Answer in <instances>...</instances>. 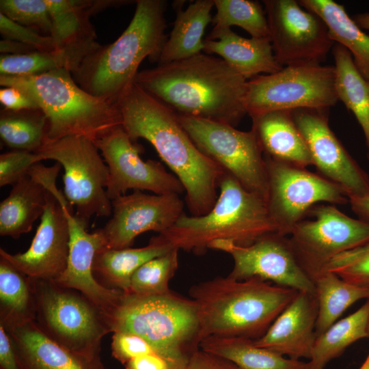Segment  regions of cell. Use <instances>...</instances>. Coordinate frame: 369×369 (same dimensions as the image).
<instances>
[{
	"instance_id": "8fae6325",
	"label": "cell",
	"mask_w": 369,
	"mask_h": 369,
	"mask_svg": "<svg viewBox=\"0 0 369 369\" xmlns=\"http://www.w3.org/2000/svg\"><path fill=\"white\" fill-rule=\"evenodd\" d=\"M197 148L233 176L245 189L266 201L267 178L263 152L251 130L228 124L178 115Z\"/></svg>"
},
{
	"instance_id": "d590c367",
	"label": "cell",
	"mask_w": 369,
	"mask_h": 369,
	"mask_svg": "<svg viewBox=\"0 0 369 369\" xmlns=\"http://www.w3.org/2000/svg\"><path fill=\"white\" fill-rule=\"evenodd\" d=\"M47 132V118L40 109L1 111L0 137L12 150L38 152Z\"/></svg>"
},
{
	"instance_id": "ba28073f",
	"label": "cell",
	"mask_w": 369,
	"mask_h": 369,
	"mask_svg": "<svg viewBox=\"0 0 369 369\" xmlns=\"http://www.w3.org/2000/svg\"><path fill=\"white\" fill-rule=\"evenodd\" d=\"M33 320L50 338L91 360L101 359V342L111 333L105 313L80 292L54 281L31 278Z\"/></svg>"
},
{
	"instance_id": "8d00e7d4",
	"label": "cell",
	"mask_w": 369,
	"mask_h": 369,
	"mask_svg": "<svg viewBox=\"0 0 369 369\" xmlns=\"http://www.w3.org/2000/svg\"><path fill=\"white\" fill-rule=\"evenodd\" d=\"M216 13L213 29L240 27L251 38L270 39V31L264 9L257 1L214 0Z\"/></svg>"
},
{
	"instance_id": "8992f818",
	"label": "cell",
	"mask_w": 369,
	"mask_h": 369,
	"mask_svg": "<svg viewBox=\"0 0 369 369\" xmlns=\"http://www.w3.org/2000/svg\"><path fill=\"white\" fill-rule=\"evenodd\" d=\"M0 85L27 93L48 121L46 139L82 136L93 141L122 126L115 104L94 96L64 68L29 76L0 75Z\"/></svg>"
},
{
	"instance_id": "816d5d0a",
	"label": "cell",
	"mask_w": 369,
	"mask_h": 369,
	"mask_svg": "<svg viewBox=\"0 0 369 369\" xmlns=\"http://www.w3.org/2000/svg\"><path fill=\"white\" fill-rule=\"evenodd\" d=\"M368 338H369V323H368Z\"/></svg>"
},
{
	"instance_id": "f546056e",
	"label": "cell",
	"mask_w": 369,
	"mask_h": 369,
	"mask_svg": "<svg viewBox=\"0 0 369 369\" xmlns=\"http://www.w3.org/2000/svg\"><path fill=\"white\" fill-rule=\"evenodd\" d=\"M335 61V87L338 100L351 111L365 137L369 159V81L357 68L351 53L343 46H333Z\"/></svg>"
},
{
	"instance_id": "f6af8a7d",
	"label": "cell",
	"mask_w": 369,
	"mask_h": 369,
	"mask_svg": "<svg viewBox=\"0 0 369 369\" xmlns=\"http://www.w3.org/2000/svg\"><path fill=\"white\" fill-rule=\"evenodd\" d=\"M0 102L3 109L11 111L39 109L35 101L27 93L15 87L1 88Z\"/></svg>"
},
{
	"instance_id": "7402d4cb",
	"label": "cell",
	"mask_w": 369,
	"mask_h": 369,
	"mask_svg": "<svg viewBox=\"0 0 369 369\" xmlns=\"http://www.w3.org/2000/svg\"><path fill=\"white\" fill-rule=\"evenodd\" d=\"M5 328L24 369H105L101 359H88L70 351L50 338L33 320Z\"/></svg>"
},
{
	"instance_id": "d4e9b609",
	"label": "cell",
	"mask_w": 369,
	"mask_h": 369,
	"mask_svg": "<svg viewBox=\"0 0 369 369\" xmlns=\"http://www.w3.org/2000/svg\"><path fill=\"white\" fill-rule=\"evenodd\" d=\"M173 248L161 234L152 237L148 244L142 247L120 249L102 247L94 257L93 274L102 286L127 292L131 277L137 269Z\"/></svg>"
},
{
	"instance_id": "4fadbf2b",
	"label": "cell",
	"mask_w": 369,
	"mask_h": 369,
	"mask_svg": "<svg viewBox=\"0 0 369 369\" xmlns=\"http://www.w3.org/2000/svg\"><path fill=\"white\" fill-rule=\"evenodd\" d=\"M288 238L301 266L313 280L335 256L369 243V224L351 218L332 204L314 206Z\"/></svg>"
},
{
	"instance_id": "ac0fdd59",
	"label": "cell",
	"mask_w": 369,
	"mask_h": 369,
	"mask_svg": "<svg viewBox=\"0 0 369 369\" xmlns=\"http://www.w3.org/2000/svg\"><path fill=\"white\" fill-rule=\"evenodd\" d=\"M111 218L100 228L105 247H131L139 234L148 231L162 234L185 213L178 194H148L134 191L111 200Z\"/></svg>"
},
{
	"instance_id": "7bdbcfd3",
	"label": "cell",
	"mask_w": 369,
	"mask_h": 369,
	"mask_svg": "<svg viewBox=\"0 0 369 369\" xmlns=\"http://www.w3.org/2000/svg\"><path fill=\"white\" fill-rule=\"evenodd\" d=\"M111 348L113 357L123 365L137 356L156 353L144 338L126 332L113 333Z\"/></svg>"
},
{
	"instance_id": "c3c4849f",
	"label": "cell",
	"mask_w": 369,
	"mask_h": 369,
	"mask_svg": "<svg viewBox=\"0 0 369 369\" xmlns=\"http://www.w3.org/2000/svg\"><path fill=\"white\" fill-rule=\"evenodd\" d=\"M36 51L35 49L22 42L3 39L0 41V52L3 55H23Z\"/></svg>"
},
{
	"instance_id": "ee69618b",
	"label": "cell",
	"mask_w": 369,
	"mask_h": 369,
	"mask_svg": "<svg viewBox=\"0 0 369 369\" xmlns=\"http://www.w3.org/2000/svg\"><path fill=\"white\" fill-rule=\"evenodd\" d=\"M177 369H240L230 360L205 351L200 348L194 351L187 361Z\"/></svg>"
},
{
	"instance_id": "d6986e66",
	"label": "cell",
	"mask_w": 369,
	"mask_h": 369,
	"mask_svg": "<svg viewBox=\"0 0 369 369\" xmlns=\"http://www.w3.org/2000/svg\"><path fill=\"white\" fill-rule=\"evenodd\" d=\"M66 207L73 210L65 196L57 199L47 191L46 206L29 249L11 254L1 248L0 257L29 277L57 279L66 268L69 254Z\"/></svg>"
},
{
	"instance_id": "7dc6e473",
	"label": "cell",
	"mask_w": 369,
	"mask_h": 369,
	"mask_svg": "<svg viewBox=\"0 0 369 369\" xmlns=\"http://www.w3.org/2000/svg\"><path fill=\"white\" fill-rule=\"evenodd\" d=\"M125 369H177L172 361L156 353H151L137 356L125 365Z\"/></svg>"
},
{
	"instance_id": "5bb4252c",
	"label": "cell",
	"mask_w": 369,
	"mask_h": 369,
	"mask_svg": "<svg viewBox=\"0 0 369 369\" xmlns=\"http://www.w3.org/2000/svg\"><path fill=\"white\" fill-rule=\"evenodd\" d=\"M273 51L282 66L320 64L334 45L323 19L295 0H264Z\"/></svg>"
},
{
	"instance_id": "f1b7e54d",
	"label": "cell",
	"mask_w": 369,
	"mask_h": 369,
	"mask_svg": "<svg viewBox=\"0 0 369 369\" xmlns=\"http://www.w3.org/2000/svg\"><path fill=\"white\" fill-rule=\"evenodd\" d=\"M200 348L230 360L240 369H314L310 361L286 358L247 338L208 337L200 342Z\"/></svg>"
},
{
	"instance_id": "ab89813d",
	"label": "cell",
	"mask_w": 369,
	"mask_h": 369,
	"mask_svg": "<svg viewBox=\"0 0 369 369\" xmlns=\"http://www.w3.org/2000/svg\"><path fill=\"white\" fill-rule=\"evenodd\" d=\"M325 271L336 273L348 283L369 289V243L335 256Z\"/></svg>"
},
{
	"instance_id": "9c48e42d",
	"label": "cell",
	"mask_w": 369,
	"mask_h": 369,
	"mask_svg": "<svg viewBox=\"0 0 369 369\" xmlns=\"http://www.w3.org/2000/svg\"><path fill=\"white\" fill-rule=\"evenodd\" d=\"M38 153L63 167V193L79 221L87 227L93 217L111 215L106 190L109 168L92 140L82 136L46 139Z\"/></svg>"
},
{
	"instance_id": "60d3db41",
	"label": "cell",
	"mask_w": 369,
	"mask_h": 369,
	"mask_svg": "<svg viewBox=\"0 0 369 369\" xmlns=\"http://www.w3.org/2000/svg\"><path fill=\"white\" fill-rule=\"evenodd\" d=\"M43 159L38 152L12 150L0 155V187L13 185Z\"/></svg>"
},
{
	"instance_id": "74e56055",
	"label": "cell",
	"mask_w": 369,
	"mask_h": 369,
	"mask_svg": "<svg viewBox=\"0 0 369 369\" xmlns=\"http://www.w3.org/2000/svg\"><path fill=\"white\" fill-rule=\"evenodd\" d=\"M178 251L179 249L174 247L142 264L133 273L127 292L139 296L170 292L169 283L178 267Z\"/></svg>"
},
{
	"instance_id": "44dd1931",
	"label": "cell",
	"mask_w": 369,
	"mask_h": 369,
	"mask_svg": "<svg viewBox=\"0 0 369 369\" xmlns=\"http://www.w3.org/2000/svg\"><path fill=\"white\" fill-rule=\"evenodd\" d=\"M315 295L299 291L254 344L291 359H310L316 340Z\"/></svg>"
},
{
	"instance_id": "4dcf8cb0",
	"label": "cell",
	"mask_w": 369,
	"mask_h": 369,
	"mask_svg": "<svg viewBox=\"0 0 369 369\" xmlns=\"http://www.w3.org/2000/svg\"><path fill=\"white\" fill-rule=\"evenodd\" d=\"M52 23L51 36L57 50L95 42L90 22L92 1L47 0Z\"/></svg>"
},
{
	"instance_id": "836d02e7",
	"label": "cell",
	"mask_w": 369,
	"mask_h": 369,
	"mask_svg": "<svg viewBox=\"0 0 369 369\" xmlns=\"http://www.w3.org/2000/svg\"><path fill=\"white\" fill-rule=\"evenodd\" d=\"M369 299L356 312L336 321L316 338L310 359L314 369H325L356 341L368 338Z\"/></svg>"
},
{
	"instance_id": "d6a6232c",
	"label": "cell",
	"mask_w": 369,
	"mask_h": 369,
	"mask_svg": "<svg viewBox=\"0 0 369 369\" xmlns=\"http://www.w3.org/2000/svg\"><path fill=\"white\" fill-rule=\"evenodd\" d=\"M312 282L318 303L316 338L338 321L353 303L369 299V289L348 283L329 271L318 274Z\"/></svg>"
},
{
	"instance_id": "ffe728a7",
	"label": "cell",
	"mask_w": 369,
	"mask_h": 369,
	"mask_svg": "<svg viewBox=\"0 0 369 369\" xmlns=\"http://www.w3.org/2000/svg\"><path fill=\"white\" fill-rule=\"evenodd\" d=\"M70 242L67 266L55 280L57 284L74 289L89 299L105 313L111 310L123 292L108 288L94 277L92 266L96 253L105 247L100 228L90 233L87 226L74 215V210L66 208Z\"/></svg>"
},
{
	"instance_id": "277c9868",
	"label": "cell",
	"mask_w": 369,
	"mask_h": 369,
	"mask_svg": "<svg viewBox=\"0 0 369 369\" xmlns=\"http://www.w3.org/2000/svg\"><path fill=\"white\" fill-rule=\"evenodd\" d=\"M128 27L113 42L99 45L72 73L75 82L94 96L115 104L134 83L148 57L158 62L167 40L165 0H137Z\"/></svg>"
},
{
	"instance_id": "b9f144b4",
	"label": "cell",
	"mask_w": 369,
	"mask_h": 369,
	"mask_svg": "<svg viewBox=\"0 0 369 369\" xmlns=\"http://www.w3.org/2000/svg\"><path fill=\"white\" fill-rule=\"evenodd\" d=\"M0 33L3 39L22 42L38 51L56 50L51 36L42 35L35 30L23 26L0 13Z\"/></svg>"
},
{
	"instance_id": "e0dca14e",
	"label": "cell",
	"mask_w": 369,
	"mask_h": 369,
	"mask_svg": "<svg viewBox=\"0 0 369 369\" xmlns=\"http://www.w3.org/2000/svg\"><path fill=\"white\" fill-rule=\"evenodd\" d=\"M329 109L292 110V118L319 174L341 187L348 198L369 195V176L331 130Z\"/></svg>"
},
{
	"instance_id": "9a60e30c",
	"label": "cell",
	"mask_w": 369,
	"mask_h": 369,
	"mask_svg": "<svg viewBox=\"0 0 369 369\" xmlns=\"http://www.w3.org/2000/svg\"><path fill=\"white\" fill-rule=\"evenodd\" d=\"M109 168L107 193L111 200L127 191H149L156 195L185 192L179 179L157 161H144L141 146L119 126L94 141Z\"/></svg>"
},
{
	"instance_id": "6da1fadb",
	"label": "cell",
	"mask_w": 369,
	"mask_h": 369,
	"mask_svg": "<svg viewBox=\"0 0 369 369\" xmlns=\"http://www.w3.org/2000/svg\"><path fill=\"white\" fill-rule=\"evenodd\" d=\"M122 126L135 141L144 139L179 179L192 216L215 205L224 170L204 155L181 126L177 114L133 83L115 102Z\"/></svg>"
},
{
	"instance_id": "30bf717a",
	"label": "cell",
	"mask_w": 369,
	"mask_h": 369,
	"mask_svg": "<svg viewBox=\"0 0 369 369\" xmlns=\"http://www.w3.org/2000/svg\"><path fill=\"white\" fill-rule=\"evenodd\" d=\"M331 66L302 64L283 67L249 81L245 98L247 114L298 109H329L338 101Z\"/></svg>"
},
{
	"instance_id": "681fc988",
	"label": "cell",
	"mask_w": 369,
	"mask_h": 369,
	"mask_svg": "<svg viewBox=\"0 0 369 369\" xmlns=\"http://www.w3.org/2000/svg\"><path fill=\"white\" fill-rule=\"evenodd\" d=\"M348 202L358 219L369 224V195L349 197Z\"/></svg>"
},
{
	"instance_id": "3957f363",
	"label": "cell",
	"mask_w": 369,
	"mask_h": 369,
	"mask_svg": "<svg viewBox=\"0 0 369 369\" xmlns=\"http://www.w3.org/2000/svg\"><path fill=\"white\" fill-rule=\"evenodd\" d=\"M298 292L256 277H217L193 285L189 295L197 307L200 342L213 336L260 338Z\"/></svg>"
},
{
	"instance_id": "603a6c76",
	"label": "cell",
	"mask_w": 369,
	"mask_h": 369,
	"mask_svg": "<svg viewBox=\"0 0 369 369\" xmlns=\"http://www.w3.org/2000/svg\"><path fill=\"white\" fill-rule=\"evenodd\" d=\"M203 51L219 55L246 80L283 68L275 57L270 40L243 38L231 28L213 29L204 40Z\"/></svg>"
},
{
	"instance_id": "7a4b0ae2",
	"label": "cell",
	"mask_w": 369,
	"mask_h": 369,
	"mask_svg": "<svg viewBox=\"0 0 369 369\" xmlns=\"http://www.w3.org/2000/svg\"><path fill=\"white\" fill-rule=\"evenodd\" d=\"M134 83L178 115L236 126L247 80L221 57L198 55L139 71Z\"/></svg>"
},
{
	"instance_id": "7c38bea8",
	"label": "cell",
	"mask_w": 369,
	"mask_h": 369,
	"mask_svg": "<svg viewBox=\"0 0 369 369\" xmlns=\"http://www.w3.org/2000/svg\"><path fill=\"white\" fill-rule=\"evenodd\" d=\"M267 207L278 233L290 235L295 226L317 203L344 204V189L319 174L264 155Z\"/></svg>"
},
{
	"instance_id": "e575fe53",
	"label": "cell",
	"mask_w": 369,
	"mask_h": 369,
	"mask_svg": "<svg viewBox=\"0 0 369 369\" xmlns=\"http://www.w3.org/2000/svg\"><path fill=\"white\" fill-rule=\"evenodd\" d=\"M35 316L30 277L0 257V324L9 327Z\"/></svg>"
},
{
	"instance_id": "83f0119b",
	"label": "cell",
	"mask_w": 369,
	"mask_h": 369,
	"mask_svg": "<svg viewBox=\"0 0 369 369\" xmlns=\"http://www.w3.org/2000/svg\"><path fill=\"white\" fill-rule=\"evenodd\" d=\"M299 3L323 19L331 38L351 53L357 68L369 81V36L348 15L344 7L332 0H301Z\"/></svg>"
},
{
	"instance_id": "f35d334b",
	"label": "cell",
	"mask_w": 369,
	"mask_h": 369,
	"mask_svg": "<svg viewBox=\"0 0 369 369\" xmlns=\"http://www.w3.org/2000/svg\"><path fill=\"white\" fill-rule=\"evenodd\" d=\"M0 13L42 35H51L52 23L47 0H1Z\"/></svg>"
},
{
	"instance_id": "5b68a950",
	"label": "cell",
	"mask_w": 369,
	"mask_h": 369,
	"mask_svg": "<svg viewBox=\"0 0 369 369\" xmlns=\"http://www.w3.org/2000/svg\"><path fill=\"white\" fill-rule=\"evenodd\" d=\"M219 193L212 209L202 216L184 213L161 234L173 247L196 254H204L216 240H229L247 246L261 237L278 233L266 201L245 189L225 172Z\"/></svg>"
},
{
	"instance_id": "4316f807",
	"label": "cell",
	"mask_w": 369,
	"mask_h": 369,
	"mask_svg": "<svg viewBox=\"0 0 369 369\" xmlns=\"http://www.w3.org/2000/svg\"><path fill=\"white\" fill-rule=\"evenodd\" d=\"M0 203V235L17 239L31 230L46 204L47 191L29 174Z\"/></svg>"
},
{
	"instance_id": "f907efd6",
	"label": "cell",
	"mask_w": 369,
	"mask_h": 369,
	"mask_svg": "<svg viewBox=\"0 0 369 369\" xmlns=\"http://www.w3.org/2000/svg\"><path fill=\"white\" fill-rule=\"evenodd\" d=\"M352 18L359 28L369 30V12L357 14Z\"/></svg>"
},
{
	"instance_id": "52a82bcc",
	"label": "cell",
	"mask_w": 369,
	"mask_h": 369,
	"mask_svg": "<svg viewBox=\"0 0 369 369\" xmlns=\"http://www.w3.org/2000/svg\"><path fill=\"white\" fill-rule=\"evenodd\" d=\"M110 331L137 335L159 355L178 366L200 348L196 305L172 290L165 295L139 296L124 292L105 313Z\"/></svg>"
},
{
	"instance_id": "484cf974",
	"label": "cell",
	"mask_w": 369,
	"mask_h": 369,
	"mask_svg": "<svg viewBox=\"0 0 369 369\" xmlns=\"http://www.w3.org/2000/svg\"><path fill=\"white\" fill-rule=\"evenodd\" d=\"M183 3H174L176 19L161 52L158 64L184 59L204 50L203 36L213 17L214 0H196L185 10Z\"/></svg>"
},
{
	"instance_id": "2e32d148",
	"label": "cell",
	"mask_w": 369,
	"mask_h": 369,
	"mask_svg": "<svg viewBox=\"0 0 369 369\" xmlns=\"http://www.w3.org/2000/svg\"><path fill=\"white\" fill-rule=\"evenodd\" d=\"M209 249L229 254L234 260L228 275L236 280L259 278L275 285L315 295L314 284L298 261L288 238L272 233L247 246L229 240L213 241Z\"/></svg>"
},
{
	"instance_id": "1f68e13d",
	"label": "cell",
	"mask_w": 369,
	"mask_h": 369,
	"mask_svg": "<svg viewBox=\"0 0 369 369\" xmlns=\"http://www.w3.org/2000/svg\"><path fill=\"white\" fill-rule=\"evenodd\" d=\"M98 42L80 44L49 52L33 51L23 55L0 56V75L29 76L64 68L72 73L91 52Z\"/></svg>"
},
{
	"instance_id": "cb8c5ba5",
	"label": "cell",
	"mask_w": 369,
	"mask_h": 369,
	"mask_svg": "<svg viewBox=\"0 0 369 369\" xmlns=\"http://www.w3.org/2000/svg\"><path fill=\"white\" fill-rule=\"evenodd\" d=\"M251 118V131L264 155L303 167L312 165L307 144L291 111H272Z\"/></svg>"
},
{
	"instance_id": "bcb514c9",
	"label": "cell",
	"mask_w": 369,
	"mask_h": 369,
	"mask_svg": "<svg viewBox=\"0 0 369 369\" xmlns=\"http://www.w3.org/2000/svg\"><path fill=\"white\" fill-rule=\"evenodd\" d=\"M0 369H24L12 339L0 324Z\"/></svg>"
}]
</instances>
